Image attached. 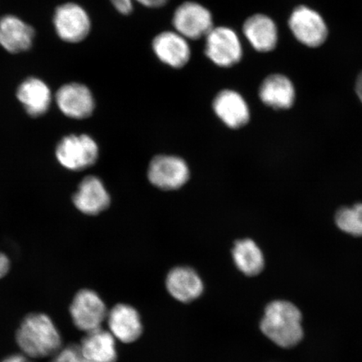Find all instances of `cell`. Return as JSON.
Returning <instances> with one entry per match:
<instances>
[{"label":"cell","instance_id":"obj_1","mask_svg":"<svg viewBox=\"0 0 362 362\" xmlns=\"http://www.w3.org/2000/svg\"><path fill=\"white\" fill-rule=\"evenodd\" d=\"M16 338L23 354L31 359L52 357L62 347L60 332L52 320L42 313L25 316Z\"/></svg>","mask_w":362,"mask_h":362},{"label":"cell","instance_id":"obj_2","mask_svg":"<svg viewBox=\"0 0 362 362\" xmlns=\"http://www.w3.org/2000/svg\"><path fill=\"white\" fill-rule=\"evenodd\" d=\"M260 329L270 341L283 348L298 345L304 337L300 310L285 300H275L267 305Z\"/></svg>","mask_w":362,"mask_h":362},{"label":"cell","instance_id":"obj_3","mask_svg":"<svg viewBox=\"0 0 362 362\" xmlns=\"http://www.w3.org/2000/svg\"><path fill=\"white\" fill-rule=\"evenodd\" d=\"M205 55L216 66L233 67L243 57L241 39L230 27L215 26L206 36Z\"/></svg>","mask_w":362,"mask_h":362},{"label":"cell","instance_id":"obj_4","mask_svg":"<svg viewBox=\"0 0 362 362\" xmlns=\"http://www.w3.org/2000/svg\"><path fill=\"white\" fill-rule=\"evenodd\" d=\"M174 30L188 40L205 39L214 28L209 8L196 1H185L176 8L172 17Z\"/></svg>","mask_w":362,"mask_h":362},{"label":"cell","instance_id":"obj_5","mask_svg":"<svg viewBox=\"0 0 362 362\" xmlns=\"http://www.w3.org/2000/svg\"><path fill=\"white\" fill-rule=\"evenodd\" d=\"M98 146L87 134H71L58 144L56 156L60 164L67 170L78 171L88 168L96 163Z\"/></svg>","mask_w":362,"mask_h":362},{"label":"cell","instance_id":"obj_6","mask_svg":"<svg viewBox=\"0 0 362 362\" xmlns=\"http://www.w3.org/2000/svg\"><path fill=\"white\" fill-rule=\"evenodd\" d=\"M108 311L101 297L90 289L76 293L70 306V314L76 328L88 333L100 329Z\"/></svg>","mask_w":362,"mask_h":362},{"label":"cell","instance_id":"obj_7","mask_svg":"<svg viewBox=\"0 0 362 362\" xmlns=\"http://www.w3.org/2000/svg\"><path fill=\"white\" fill-rule=\"evenodd\" d=\"M53 23L59 37L67 43L83 42L92 28L88 12L75 3H66L57 7Z\"/></svg>","mask_w":362,"mask_h":362},{"label":"cell","instance_id":"obj_8","mask_svg":"<svg viewBox=\"0 0 362 362\" xmlns=\"http://www.w3.org/2000/svg\"><path fill=\"white\" fill-rule=\"evenodd\" d=\"M288 25L294 37L308 47H319L327 39V25L322 16L309 7L296 8Z\"/></svg>","mask_w":362,"mask_h":362},{"label":"cell","instance_id":"obj_9","mask_svg":"<svg viewBox=\"0 0 362 362\" xmlns=\"http://www.w3.org/2000/svg\"><path fill=\"white\" fill-rule=\"evenodd\" d=\"M189 176L187 163L179 157L158 156L149 164L148 178L158 189H176L187 182Z\"/></svg>","mask_w":362,"mask_h":362},{"label":"cell","instance_id":"obj_10","mask_svg":"<svg viewBox=\"0 0 362 362\" xmlns=\"http://www.w3.org/2000/svg\"><path fill=\"white\" fill-rule=\"evenodd\" d=\"M151 47L158 61L173 69H182L191 61L189 40L175 30L158 33L153 39Z\"/></svg>","mask_w":362,"mask_h":362},{"label":"cell","instance_id":"obj_11","mask_svg":"<svg viewBox=\"0 0 362 362\" xmlns=\"http://www.w3.org/2000/svg\"><path fill=\"white\" fill-rule=\"evenodd\" d=\"M56 102L63 115L75 119H84L93 115L95 101L90 89L81 83L63 85L56 94Z\"/></svg>","mask_w":362,"mask_h":362},{"label":"cell","instance_id":"obj_12","mask_svg":"<svg viewBox=\"0 0 362 362\" xmlns=\"http://www.w3.org/2000/svg\"><path fill=\"white\" fill-rule=\"evenodd\" d=\"M212 107L216 116L229 128H242L250 119V110L247 103L236 90H221L215 97Z\"/></svg>","mask_w":362,"mask_h":362},{"label":"cell","instance_id":"obj_13","mask_svg":"<svg viewBox=\"0 0 362 362\" xmlns=\"http://www.w3.org/2000/svg\"><path fill=\"white\" fill-rule=\"evenodd\" d=\"M34 38L33 27L19 17L8 15L0 19V45L6 52L19 54L29 51Z\"/></svg>","mask_w":362,"mask_h":362},{"label":"cell","instance_id":"obj_14","mask_svg":"<svg viewBox=\"0 0 362 362\" xmlns=\"http://www.w3.org/2000/svg\"><path fill=\"white\" fill-rule=\"evenodd\" d=\"M74 204L83 214L95 216L105 211L110 205V194L100 179L90 175L81 180L74 194Z\"/></svg>","mask_w":362,"mask_h":362},{"label":"cell","instance_id":"obj_15","mask_svg":"<svg viewBox=\"0 0 362 362\" xmlns=\"http://www.w3.org/2000/svg\"><path fill=\"white\" fill-rule=\"evenodd\" d=\"M107 320L112 336L121 342L132 343L141 337V318L132 306L125 304L115 305L108 311Z\"/></svg>","mask_w":362,"mask_h":362},{"label":"cell","instance_id":"obj_16","mask_svg":"<svg viewBox=\"0 0 362 362\" xmlns=\"http://www.w3.org/2000/svg\"><path fill=\"white\" fill-rule=\"evenodd\" d=\"M243 33L257 52L273 51L278 43V29L274 21L264 13H255L244 22Z\"/></svg>","mask_w":362,"mask_h":362},{"label":"cell","instance_id":"obj_17","mask_svg":"<svg viewBox=\"0 0 362 362\" xmlns=\"http://www.w3.org/2000/svg\"><path fill=\"white\" fill-rule=\"evenodd\" d=\"M166 288L172 297L182 303H191L200 297L204 285L200 276L189 267H176L166 278Z\"/></svg>","mask_w":362,"mask_h":362},{"label":"cell","instance_id":"obj_18","mask_svg":"<svg viewBox=\"0 0 362 362\" xmlns=\"http://www.w3.org/2000/svg\"><path fill=\"white\" fill-rule=\"evenodd\" d=\"M261 101L274 110H288L296 101V89L286 76L272 74L262 81L259 92Z\"/></svg>","mask_w":362,"mask_h":362},{"label":"cell","instance_id":"obj_19","mask_svg":"<svg viewBox=\"0 0 362 362\" xmlns=\"http://www.w3.org/2000/svg\"><path fill=\"white\" fill-rule=\"evenodd\" d=\"M16 96L31 117H40L49 110L52 92L48 85L36 78H27L18 88Z\"/></svg>","mask_w":362,"mask_h":362},{"label":"cell","instance_id":"obj_20","mask_svg":"<svg viewBox=\"0 0 362 362\" xmlns=\"http://www.w3.org/2000/svg\"><path fill=\"white\" fill-rule=\"evenodd\" d=\"M81 353L93 362H116V339L102 328L86 333L80 344Z\"/></svg>","mask_w":362,"mask_h":362},{"label":"cell","instance_id":"obj_21","mask_svg":"<svg viewBox=\"0 0 362 362\" xmlns=\"http://www.w3.org/2000/svg\"><path fill=\"white\" fill-rule=\"evenodd\" d=\"M233 257L237 268L247 276L259 274L264 268V257L259 246L251 239L235 243Z\"/></svg>","mask_w":362,"mask_h":362},{"label":"cell","instance_id":"obj_22","mask_svg":"<svg viewBox=\"0 0 362 362\" xmlns=\"http://www.w3.org/2000/svg\"><path fill=\"white\" fill-rule=\"evenodd\" d=\"M334 221L339 230L354 237H362V203L344 206L337 211Z\"/></svg>","mask_w":362,"mask_h":362},{"label":"cell","instance_id":"obj_23","mask_svg":"<svg viewBox=\"0 0 362 362\" xmlns=\"http://www.w3.org/2000/svg\"><path fill=\"white\" fill-rule=\"evenodd\" d=\"M87 359L81 353L79 345L70 344L66 347H62L52 357L51 362H86Z\"/></svg>","mask_w":362,"mask_h":362},{"label":"cell","instance_id":"obj_24","mask_svg":"<svg viewBox=\"0 0 362 362\" xmlns=\"http://www.w3.org/2000/svg\"><path fill=\"white\" fill-rule=\"evenodd\" d=\"M113 8L123 16H129L134 11L135 0H110Z\"/></svg>","mask_w":362,"mask_h":362},{"label":"cell","instance_id":"obj_25","mask_svg":"<svg viewBox=\"0 0 362 362\" xmlns=\"http://www.w3.org/2000/svg\"><path fill=\"white\" fill-rule=\"evenodd\" d=\"M135 2L149 8H158L166 6L170 0H135Z\"/></svg>","mask_w":362,"mask_h":362},{"label":"cell","instance_id":"obj_26","mask_svg":"<svg viewBox=\"0 0 362 362\" xmlns=\"http://www.w3.org/2000/svg\"><path fill=\"white\" fill-rule=\"evenodd\" d=\"M0 362H34L33 359L25 354H15L6 357Z\"/></svg>","mask_w":362,"mask_h":362},{"label":"cell","instance_id":"obj_27","mask_svg":"<svg viewBox=\"0 0 362 362\" xmlns=\"http://www.w3.org/2000/svg\"><path fill=\"white\" fill-rule=\"evenodd\" d=\"M356 90L357 96L359 97L360 100L362 103V74L358 76V78H357L356 84Z\"/></svg>","mask_w":362,"mask_h":362}]
</instances>
